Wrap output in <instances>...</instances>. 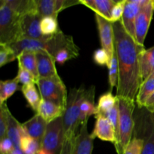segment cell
<instances>
[{"label":"cell","mask_w":154,"mask_h":154,"mask_svg":"<svg viewBox=\"0 0 154 154\" xmlns=\"http://www.w3.org/2000/svg\"><path fill=\"white\" fill-rule=\"evenodd\" d=\"M93 58L94 63L100 66H106L108 69L111 65V60L110 59L108 53L102 48H99L94 51Z\"/></svg>","instance_id":"34"},{"label":"cell","mask_w":154,"mask_h":154,"mask_svg":"<svg viewBox=\"0 0 154 154\" xmlns=\"http://www.w3.org/2000/svg\"><path fill=\"white\" fill-rule=\"evenodd\" d=\"M36 85L42 99L54 102L66 109L69 95L66 85L60 76L52 78H39Z\"/></svg>","instance_id":"5"},{"label":"cell","mask_w":154,"mask_h":154,"mask_svg":"<svg viewBox=\"0 0 154 154\" xmlns=\"http://www.w3.org/2000/svg\"><path fill=\"white\" fill-rule=\"evenodd\" d=\"M5 2L20 16L29 13H37L35 0H5Z\"/></svg>","instance_id":"22"},{"label":"cell","mask_w":154,"mask_h":154,"mask_svg":"<svg viewBox=\"0 0 154 154\" xmlns=\"http://www.w3.org/2000/svg\"><path fill=\"white\" fill-rule=\"evenodd\" d=\"M140 70L142 83L148 79L154 71V46L145 49L140 56Z\"/></svg>","instance_id":"20"},{"label":"cell","mask_w":154,"mask_h":154,"mask_svg":"<svg viewBox=\"0 0 154 154\" xmlns=\"http://www.w3.org/2000/svg\"><path fill=\"white\" fill-rule=\"evenodd\" d=\"M19 81L17 77L13 79L0 81V105L6 102L8 99L13 96L17 91L19 87Z\"/></svg>","instance_id":"25"},{"label":"cell","mask_w":154,"mask_h":154,"mask_svg":"<svg viewBox=\"0 0 154 154\" xmlns=\"http://www.w3.org/2000/svg\"><path fill=\"white\" fill-rule=\"evenodd\" d=\"M15 147L13 141L6 137L0 141V154H10Z\"/></svg>","instance_id":"37"},{"label":"cell","mask_w":154,"mask_h":154,"mask_svg":"<svg viewBox=\"0 0 154 154\" xmlns=\"http://www.w3.org/2000/svg\"><path fill=\"white\" fill-rule=\"evenodd\" d=\"M36 59L39 78H52L60 76L56 69V62L52 56L48 53L38 52L36 53Z\"/></svg>","instance_id":"15"},{"label":"cell","mask_w":154,"mask_h":154,"mask_svg":"<svg viewBox=\"0 0 154 154\" xmlns=\"http://www.w3.org/2000/svg\"><path fill=\"white\" fill-rule=\"evenodd\" d=\"M16 77L18 78L20 84H21L22 85H28V84H36L38 81L31 72L24 69L22 66L19 64H18L17 75Z\"/></svg>","instance_id":"32"},{"label":"cell","mask_w":154,"mask_h":154,"mask_svg":"<svg viewBox=\"0 0 154 154\" xmlns=\"http://www.w3.org/2000/svg\"><path fill=\"white\" fill-rule=\"evenodd\" d=\"M60 29L59 28L57 17H45L41 20V32L44 37H51L57 34Z\"/></svg>","instance_id":"28"},{"label":"cell","mask_w":154,"mask_h":154,"mask_svg":"<svg viewBox=\"0 0 154 154\" xmlns=\"http://www.w3.org/2000/svg\"><path fill=\"white\" fill-rule=\"evenodd\" d=\"M154 14V0H144L135 20V39L144 46V41Z\"/></svg>","instance_id":"7"},{"label":"cell","mask_w":154,"mask_h":154,"mask_svg":"<svg viewBox=\"0 0 154 154\" xmlns=\"http://www.w3.org/2000/svg\"><path fill=\"white\" fill-rule=\"evenodd\" d=\"M37 13L41 17H55L67 8L80 4L77 0H35Z\"/></svg>","instance_id":"9"},{"label":"cell","mask_w":154,"mask_h":154,"mask_svg":"<svg viewBox=\"0 0 154 154\" xmlns=\"http://www.w3.org/2000/svg\"><path fill=\"white\" fill-rule=\"evenodd\" d=\"M119 110L118 130L117 142L114 147L117 154H124L128 145L132 139L135 121L133 118L135 102L125 98L117 97Z\"/></svg>","instance_id":"3"},{"label":"cell","mask_w":154,"mask_h":154,"mask_svg":"<svg viewBox=\"0 0 154 154\" xmlns=\"http://www.w3.org/2000/svg\"><path fill=\"white\" fill-rule=\"evenodd\" d=\"M8 111L6 102L3 105H0V141L7 137Z\"/></svg>","instance_id":"33"},{"label":"cell","mask_w":154,"mask_h":154,"mask_svg":"<svg viewBox=\"0 0 154 154\" xmlns=\"http://www.w3.org/2000/svg\"><path fill=\"white\" fill-rule=\"evenodd\" d=\"M95 17L97 23L101 46L102 49L108 53L110 59L112 60L113 57L115 54L114 35L112 23L97 14H95Z\"/></svg>","instance_id":"8"},{"label":"cell","mask_w":154,"mask_h":154,"mask_svg":"<svg viewBox=\"0 0 154 154\" xmlns=\"http://www.w3.org/2000/svg\"><path fill=\"white\" fill-rule=\"evenodd\" d=\"M117 2L114 0H80V4L84 5L93 11L95 14L111 21V11Z\"/></svg>","instance_id":"17"},{"label":"cell","mask_w":154,"mask_h":154,"mask_svg":"<svg viewBox=\"0 0 154 154\" xmlns=\"http://www.w3.org/2000/svg\"><path fill=\"white\" fill-rule=\"evenodd\" d=\"M144 147V139L139 137H133L128 145L124 154H141Z\"/></svg>","instance_id":"35"},{"label":"cell","mask_w":154,"mask_h":154,"mask_svg":"<svg viewBox=\"0 0 154 154\" xmlns=\"http://www.w3.org/2000/svg\"><path fill=\"white\" fill-rule=\"evenodd\" d=\"M153 78H154V71H153V72H152L151 75H150V76H149L148 79H153Z\"/></svg>","instance_id":"41"},{"label":"cell","mask_w":154,"mask_h":154,"mask_svg":"<svg viewBox=\"0 0 154 154\" xmlns=\"http://www.w3.org/2000/svg\"><path fill=\"white\" fill-rule=\"evenodd\" d=\"M84 85L71 89L68 96L66 111L63 116V141L60 154H72V147L81 126L79 120L80 107L87 93Z\"/></svg>","instance_id":"2"},{"label":"cell","mask_w":154,"mask_h":154,"mask_svg":"<svg viewBox=\"0 0 154 154\" xmlns=\"http://www.w3.org/2000/svg\"><path fill=\"white\" fill-rule=\"evenodd\" d=\"M37 154H51V153H48V152L45 151V150H41Z\"/></svg>","instance_id":"40"},{"label":"cell","mask_w":154,"mask_h":154,"mask_svg":"<svg viewBox=\"0 0 154 154\" xmlns=\"http://www.w3.org/2000/svg\"><path fill=\"white\" fill-rule=\"evenodd\" d=\"M154 93V78L153 79H147L140 87L138 95L136 96L135 102L138 105V108H143L144 104L147 99L153 94Z\"/></svg>","instance_id":"26"},{"label":"cell","mask_w":154,"mask_h":154,"mask_svg":"<svg viewBox=\"0 0 154 154\" xmlns=\"http://www.w3.org/2000/svg\"><path fill=\"white\" fill-rule=\"evenodd\" d=\"M140 129L141 138L144 139V147L141 154H154V118L153 114L146 110L141 118Z\"/></svg>","instance_id":"10"},{"label":"cell","mask_w":154,"mask_h":154,"mask_svg":"<svg viewBox=\"0 0 154 154\" xmlns=\"http://www.w3.org/2000/svg\"><path fill=\"white\" fill-rule=\"evenodd\" d=\"M24 130L22 127V123H20L12 115L10 111L8 113V128L7 137L13 141L16 147H20V140Z\"/></svg>","instance_id":"21"},{"label":"cell","mask_w":154,"mask_h":154,"mask_svg":"<svg viewBox=\"0 0 154 154\" xmlns=\"http://www.w3.org/2000/svg\"><path fill=\"white\" fill-rule=\"evenodd\" d=\"M95 87L91 86L87 90L85 98L82 101L80 107L79 120L81 125L89 120L90 116L96 115V106L95 105Z\"/></svg>","instance_id":"19"},{"label":"cell","mask_w":154,"mask_h":154,"mask_svg":"<svg viewBox=\"0 0 154 154\" xmlns=\"http://www.w3.org/2000/svg\"><path fill=\"white\" fill-rule=\"evenodd\" d=\"M126 2L127 0H120L117 2L111 11V23L117 22L121 20L123 12H124Z\"/></svg>","instance_id":"36"},{"label":"cell","mask_w":154,"mask_h":154,"mask_svg":"<svg viewBox=\"0 0 154 154\" xmlns=\"http://www.w3.org/2000/svg\"><path fill=\"white\" fill-rule=\"evenodd\" d=\"M144 108H145L147 111L153 114L154 113V93L148 99H147V102H145Z\"/></svg>","instance_id":"38"},{"label":"cell","mask_w":154,"mask_h":154,"mask_svg":"<svg viewBox=\"0 0 154 154\" xmlns=\"http://www.w3.org/2000/svg\"><path fill=\"white\" fill-rule=\"evenodd\" d=\"M17 60L13 50L7 45L0 44V67Z\"/></svg>","instance_id":"31"},{"label":"cell","mask_w":154,"mask_h":154,"mask_svg":"<svg viewBox=\"0 0 154 154\" xmlns=\"http://www.w3.org/2000/svg\"><path fill=\"white\" fill-rule=\"evenodd\" d=\"M21 17L5 0L0 1V44L8 45L22 38Z\"/></svg>","instance_id":"4"},{"label":"cell","mask_w":154,"mask_h":154,"mask_svg":"<svg viewBox=\"0 0 154 154\" xmlns=\"http://www.w3.org/2000/svg\"><path fill=\"white\" fill-rule=\"evenodd\" d=\"M117 104V96H114L112 94V92L108 91L107 93L101 95L99 100H98V105H96V115L103 114V113L110 111L114 107H115Z\"/></svg>","instance_id":"27"},{"label":"cell","mask_w":154,"mask_h":154,"mask_svg":"<svg viewBox=\"0 0 154 154\" xmlns=\"http://www.w3.org/2000/svg\"><path fill=\"white\" fill-rule=\"evenodd\" d=\"M112 24L119 74L116 96L135 102L138 90L142 84L140 56L145 48L138 45L126 32L121 20Z\"/></svg>","instance_id":"1"},{"label":"cell","mask_w":154,"mask_h":154,"mask_svg":"<svg viewBox=\"0 0 154 154\" xmlns=\"http://www.w3.org/2000/svg\"><path fill=\"white\" fill-rule=\"evenodd\" d=\"M20 148L24 154H37L42 150L40 143L27 135L25 131L21 137Z\"/></svg>","instance_id":"29"},{"label":"cell","mask_w":154,"mask_h":154,"mask_svg":"<svg viewBox=\"0 0 154 154\" xmlns=\"http://www.w3.org/2000/svg\"><path fill=\"white\" fill-rule=\"evenodd\" d=\"M144 0H127L121 22L126 32L135 41V20Z\"/></svg>","instance_id":"11"},{"label":"cell","mask_w":154,"mask_h":154,"mask_svg":"<svg viewBox=\"0 0 154 154\" xmlns=\"http://www.w3.org/2000/svg\"><path fill=\"white\" fill-rule=\"evenodd\" d=\"M42 18L37 13H29L21 17L23 38L32 39L45 38L41 32Z\"/></svg>","instance_id":"12"},{"label":"cell","mask_w":154,"mask_h":154,"mask_svg":"<svg viewBox=\"0 0 154 154\" xmlns=\"http://www.w3.org/2000/svg\"><path fill=\"white\" fill-rule=\"evenodd\" d=\"M96 123L93 132L91 133L93 138H98L104 141H110L115 145L116 132L111 122L101 115H96Z\"/></svg>","instance_id":"14"},{"label":"cell","mask_w":154,"mask_h":154,"mask_svg":"<svg viewBox=\"0 0 154 154\" xmlns=\"http://www.w3.org/2000/svg\"><path fill=\"white\" fill-rule=\"evenodd\" d=\"M153 118H154V113H153Z\"/></svg>","instance_id":"42"},{"label":"cell","mask_w":154,"mask_h":154,"mask_svg":"<svg viewBox=\"0 0 154 154\" xmlns=\"http://www.w3.org/2000/svg\"><path fill=\"white\" fill-rule=\"evenodd\" d=\"M48 123L39 114H35L32 118L22 123V127L26 133L42 144Z\"/></svg>","instance_id":"16"},{"label":"cell","mask_w":154,"mask_h":154,"mask_svg":"<svg viewBox=\"0 0 154 154\" xmlns=\"http://www.w3.org/2000/svg\"><path fill=\"white\" fill-rule=\"evenodd\" d=\"M10 154H24V153L21 150L20 148H19V147H15L14 150Z\"/></svg>","instance_id":"39"},{"label":"cell","mask_w":154,"mask_h":154,"mask_svg":"<svg viewBox=\"0 0 154 154\" xmlns=\"http://www.w3.org/2000/svg\"><path fill=\"white\" fill-rule=\"evenodd\" d=\"M118 77V64H117V59L115 54L111 60V65L108 68V83L110 85L109 91L112 92L113 88L117 86Z\"/></svg>","instance_id":"30"},{"label":"cell","mask_w":154,"mask_h":154,"mask_svg":"<svg viewBox=\"0 0 154 154\" xmlns=\"http://www.w3.org/2000/svg\"><path fill=\"white\" fill-rule=\"evenodd\" d=\"M66 110L60 105L42 99L36 114H39L48 123L62 117Z\"/></svg>","instance_id":"18"},{"label":"cell","mask_w":154,"mask_h":154,"mask_svg":"<svg viewBox=\"0 0 154 154\" xmlns=\"http://www.w3.org/2000/svg\"><path fill=\"white\" fill-rule=\"evenodd\" d=\"M20 90L24 98L28 103L29 106L36 114L41 101H42V97H41L39 91H38V90L36 89L35 84L22 85V87H20Z\"/></svg>","instance_id":"23"},{"label":"cell","mask_w":154,"mask_h":154,"mask_svg":"<svg viewBox=\"0 0 154 154\" xmlns=\"http://www.w3.org/2000/svg\"><path fill=\"white\" fill-rule=\"evenodd\" d=\"M87 122L88 120L80 126L79 132L72 147V154H92L93 153L94 138L91 134L89 133Z\"/></svg>","instance_id":"13"},{"label":"cell","mask_w":154,"mask_h":154,"mask_svg":"<svg viewBox=\"0 0 154 154\" xmlns=\"http://www.w3.org/2000/svg\"><path fill=\"white\" fill-rule=\"evenodd\" d=\"M63 117L48 123L41 147L51 154H60L63 147Z\"/></svg>","instance_id":"6"},{"label":"cell","mask_w":154,"mask_h":154,"mask_svg":"<svg viewBox=\"0 0 154 154\" xmlns=\"http://www.w3.org/2000/svg\"><path fill=\"white\" fill-rule=\"evenodd\" d=\"M17 63L22 66L24 69L31 72L35 78L38 80V72L37 59H36V53L32 51H25L20 54L17 57Z\"/></svg>","instance_id":"24"}]
</instances>
